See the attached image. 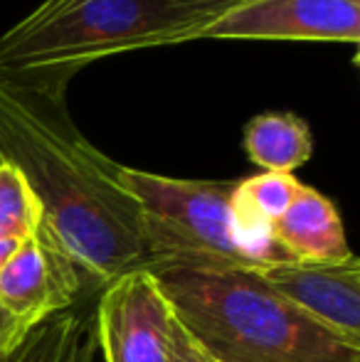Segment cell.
<instances>
[{"instance_id": "1", "label": "cell", "mask_w": 360, "mask_h": 362, "mask_svg": "<svg viewBox=\"0 0 360 362\" xmlns=\"http://www.w3.org/2000/svg\"><path fill=\"white\" fill-rule=\"evenodd\" d=\"M0 160L37 197L45 227L79 269L84 288L149 267L139 207L119 182V163L77 129L67 99L0 76Z\"/></svg>"}, {"instance_id": "2", "label": "cell", "mask_w": 360, "mask_h": 362, "mask_svg": "<svg viewBox=\"0 0 360 362\" xmlns=\"http://www.w3.org/2000/svg\"><path fill=\"white\" fill-rule=\"evenodd\" d=\"M212 18L170 0H42L0 35V76L52 99L89 64L192 42Z\"/></svg>"}, {"instance_id": "3", "label": "cell", "mask_w": 360, "mask_h": 362, "mask_svg": "<svg viewBox=\"0 0 360 362\" xmlns=\"http://www.w3.org/2000/svg\"><path fill=\"white\" fill-rule=\"evenodd\" d=\"M192 343L215 362H351L360 350L269 291L252 272H158Z\"/></svg>"}, {"instance_id": "4", "label": "cell", "mask_w": 360, "mask_h": 362, "mask_svg": "<svg viewBox=\"0 0 360 362\" xmlns=\"http://www.w3.org/2000/svg\"><path fill=\"white\" fill-rule=\"evenodd\" d=\"M119 182L139 207L151 274L255 272L274 264L237 224L235 182L180 180L121 163Z\"/></svg>"}, {"instance_id": "5", "label": "cell", "mask_w": 360, "mask_h": 362, "mask_svg": "<svg viewBox=\"0 0 360 362\" xmlns=\"http://www.w3.org/2000/svg\"><path fill=\"white\" fill-rule=\"evenodd\" d=\"M192 40L358 45L360 0H237L197 28Z\"/></svg>"}, {"instance_id": "6", "label": "cell", "mask_w": 360, "mask_h": 362, "mask_svg": "<svg viewBox=\"0 0 360 362\" xmlns=\"http://www.w3.org/2000/svg\"><path fill=\"white\" fill-rule=\"evenodd\" d=\"M175 315L158 279L134 269L101 288L96 348L104 362H170Z\"/></svg>"}, {"instance_id": "7", "label": "cell", "mask_w": 360, "mask_h": 362, "mask_svg": "<svg viewBox=\"0 0 360 362\" xmlns=\"http://www.w3.org/2000/svg\"><path fill=\"white\" fill-rule=\"evenodd\" d=\"M82 288V274L45 222L0 269V305L28 330L69 308Z\"/></svg>"}, {"instance_id": "8", "label": "cell", "mask_w": 360, "mask_h": 362, "mask_svg": "<svg viewBox=\"0 0 360 362\" xmlns=\"http://www.w3.org/2000/svg\"><path fill=\"white\" fill-rule=\"evenodd\" d=\"M252 274L303 315L360 350V262L356 254L333 264L274 262Z\"/></svg>"}, {"instance_id": "9", "label": "cell", "mask_w": 360, "mask_h": 362, "mask_svg": "<svg viewBox=\"0 0 360 362\" xmlns=\"http://www.w3.org/2000/svg\"><path fill=\"white\" fill-rule=\"evenodd\" d=\"M269 237L284 259L298 264H333L351 257L336 205L308 185H301L291 205L272 224Z\"/></svg>"}, {"instance_id": "10", "label": "cell", "mask_w": 360, "mask_h": 362, "mask_svg": "<svg viewBox=\"0 0 360 362\" xmlns=\"http://www.w3.org/2000/svg\"><path fill=\"white\" fill-rule=\"evenodd\" d=\"M301 185L303 182H298L289 173H260L247 180H237L232 190V210L237 224L247 234V239L269 254L274 262H289V259H284L281 252L274 247L269 229L286 212Z\"/></svg>"}, {"instance_id": "11", "label": "cell", "mask_w": 360, "mask_h": 362, "mask_svg": "<svg viewBox=\"0 0 360 362\" xmlns=\"http://www.w3.org/2000/svg\"><path fill=\"white\" fill-rule=\"evenodd\" d=\"M245 151L262 173H289L308 163L313 136L303 119L289 111L260 114L245 126Z\"/></svg>"}, {"instance_id": "12", "label": "cell", "mask_w": 360, "mask_h": 362, "mask_svg": "<svg viewBox=\"0 0 360 362\" xmlns=\"http://www.w3.org/2000/svg\"><path fill=\"white\" fill-rule=\"evenodd\" d=\"M42 224V210L37 197L28 187L18 170L8 163L0 165V239L33 237Z\"/></svg>"}, {"instance_id": "13", "label": "cell", "mask_w": 360, "mask_h": 362, "mask_svg": "<svg viewBox=\"0 0 360 362\" xmlns=\"http://www.w3.org/2000/svg\"><path fill=\"white\" fill-rule=\"evenodd\" d=\"M84 320L77 315H54L35 328L23 348L8 362H69L74 340Z\"/></svg>"}, {"instance_id": "14", "label": "cell", "mask_w": 360, "mask_h": 362, "mask_svg": "<svg viewBox=\"0 0 360 362\" xmlns=\"http://www.w3.org/2000/svg\"><path fill=\"white\" fill-rule=\"evenodd\" d=\"M33 330H28L13 313L0 305V362H8L23 348V343L30 338Z\"/></svg>"}, {"instance_id": "15", "label": "cell", "mask_w": 360, "mask_h": 362, "mask_svg": "<svg viewBox=\"0 0 360 362\" xmlns=\"http://www.w3.org/2000/svg\"><path fill=\"white\" fill-rule=\"evenodd\" d=\"M170 362H207L205 353L192 343V338L180 328L175 320L173 325V350H170Z\"/></svg>"}, {"instance_id": "16", "label": "cell", "mask_w": 360, "mask_h": 362, "mask_svg": "<svg viewBox=\"0 0 360 362\" xmlns=\"http://www.w3.org/2000/svg\"><path fill=\"white\" fill-rule=\"evenodd\" d=\"M69 362H96V338L87 323H82V328H79Z\"/></svg>"}, {"instance_id": "17", "label": "cell", "mask_w": 360, "mask_h": 362, "mask_svg": "<svg viewBox=\"0 0 360 362\" xmlns=\"http://www.w3.org/2000/svg\"><path fill=\"white\" fill-rule=\"evenodd\" d=\"M170 3L180 5V8H185V10H192V13H202V15H207V18H215L220 10L230 8L237 0H170Z\"/></svg>"}, {"instance_id": "18", "label": "cell", "mask_w": 360, "mask_h": 362, "mask_svg": "<svg viewBox=\"0 0 360 362\" xmlns=\"http://www.w3.org/2000/svg\"><path fill=\"white\" fill-rule=\"evenodd\" d=\"M18 244L20 242H13V239H0V269H3L5 262L13 257V252L18 249Z\"/></svg>"}, {"instance_id": "19", "label": "cell", "mask_w": 360, "mask_h": 362, "mask_svg": "<svg viewBox=\"0 0 360 362\" xmlns=\"http://www.w3.org/2000/svg\"><path fill=\"white\" fill-rule=\"evenodd\" d=\"M351 362H360V358H353V360H351Z\"/></svg>"}, {"instance_id": "20", "label": "cell", "mask_w": 360, "mask_h": 362, "mask_svg": "<svg viewBox=\"0 0 360 362\" xmlns=\"http://www.w3.org/2000/svg\"><path fill=\"white\" fill-rule=\"evenodd\" d=\"M205 358H207V355H205ZM207 362H215V360H210V358H207Z\"/></svg>"}, {"instance_id": "21", "label": "cell", "mask_w": 360, "mask_h": 362, "mask_svg": "<svg viewBox=\"0 0 360 362\" xmlns=\"http://www.w3.org/2000/svg\"><path fill=\"white\" fill-rule=\"evenodd\" d=\"M0 165H3V160H0Z\"/></svg>"}]
</instances>
